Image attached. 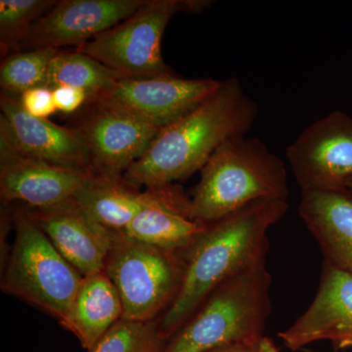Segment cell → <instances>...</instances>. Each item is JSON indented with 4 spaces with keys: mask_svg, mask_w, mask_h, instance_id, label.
Masks as SVG:
<instances>
[{
    "mask_svg": "<svg viewBox=\"0 0 352 352\" xmlns=\"http://www.w3.org/2000/svg\"><path fill=\"white\" fill-rule=\"evenodd\" d=\"M352 273V272H351Z\"/></svg>",
    "mask_w": 352,
    "mask_h": 352,
    "instance_id": "f1b7e54d",
    "label": "cell"
},
{
    "mask_svg": "<svg viewBox=\"0 0 352 352\" xmlns=\"http://www.w3.org/2000/svg\"><path fill=\"white\" fill-rule=\"evenodd\" d=\"M25 212L83 277L104 270L117 231L99 223L75 199Z\"/></svg>",
    "mask_w": 352,
    "mask_h": 352,
    "instance_id": "4fadbf2b",
    "label": "cell"
},
{
    "mask_svg": "<svg viewBox=\"0 0 352 352\" xmlns=\"http://www.w3.org/2000/svg\"><path fill=\"white\" fill-rule=\"evenodd\" d=\"M288 197L284 162L261 139L245 135L226 141L201 168L192 208L196 220L210 224L252 201Z\"/></svg>",
    "mask_w": 352,
    "mask_h": 352,
    "instance_id": "3957f363",
    "label": "cell"
},
{
    "mask_svg": "<svg viewBox=\"0 0 352 352\" xmlns=\"http://www.w3.org/2000/svg\"><path fill=\"white\" fill-rule=\"evenodd\" d=\"M208 0H146L136 12L76 48L124 78H145L170 74L162 56V39L175 14L196 13Z\"/></svg>",
    "mask_w": 352,
    "mask_h": 352,
    "instance_id": "8992f818",
    "label": "cell"
},
{
    "mask_svg": "<svg viewBox=\"0 0 352 352\" xmlns=\"http://www.w3.org/2000/svg\"><path fill=\"white\" fill-rule=\"evenodd\" d=\"M122 76L85 53L63 50L51 60L46 87L69 85L87 92L89 99L112 87ZM88 99V100H89Z\"/></svg>",
    "mask_w": 352,
    "mask_h": 352,
    "instance_id": "ffe728a7",
    "label": "cell"
},
{
    "mask_svg": "<svg viewBox=\"0 0 352 352\" xmlns=\"http://www.w3.org/2000/svg\"><path fill=\"white\" fill-rule=\"evenodd\" d=\"M145 1L60 0L32 25L21 48L80 47L126 20Z\"/></svg>",
    "mask_w": 352,
    "mask_h": 352,
    "instance_id": "7c38bea8",
    "label": "cell"
},
{
    "mask_svg": "<svg viewBox=\"0 0 352 352\" xmlns=\"http://www.w3.org/2000/svg\"><path fill=\"white\" fill-rule=\"evenodd\" d=\"M15 240L1 288L63 323L83 276L57 251L25 210L14 214Z\"/></svg>",
    "mask_w": 352,
    "mask_h": 352,
    "instance_id": "5b68a950",
    "label": "cell"
},
{
    "mask_svg": "<svg viewBox=\"0 0 352 352\" xmlns=\"http://www.w3.org/2000/svg\"><path fill=\"white\" fill-rule=\"evenodd\" d=\"M53 97L57 111L65 113H75L87 104L89 96L87 92L69 85L53 88Z\"/></svg>",
    "mask_w": 352,
    "mask_h": 352,
    "instance_id": "d4e9b609",
    "label": "cell"
},
{
    "mask_svg": "<svg viewBox=\"0 0 352 352\" xmlns=\"http://www.w3.org/2000/svg\"><path fill=\"white\" fill-rule=\"evenodd\" d=\"M56 48H38L15 52L2 60L0 85L2 91L19 96L32 88L46 87L51 60Z\"/></svg>",
    "mask_w": 352,
    "mask_h": 352,
    "instance_id": "44dd1931",
    "label": "cell"
},
{
    "mask_svg": "<svg viewBox=\"0 0 352 352\" xmlns=\"http://www.w3.org/2000/svg\"><path fill=\"white\" fill-rule=\"evenodd\" d=\"M349 347H352V342H351V346H349Z\"/></svg>",
    "mask_w": 352,
    "mask_h": 352,
    "instance_id": "83f0119b",
    "label": "cell"
},
{
    "mask_svg": "<svg viewBox=\"0 0 352 352\" xmlns=\"http://www.w3.org/2000/svg\"><path fill=\"white\" fill-rule=\"evenodd\" d=\"M146 192L144 207L122 232L164 251L188 249L208 226L194 217L192 199L175 183Z\"/></svg>",
    "mask_w": 352,
    "mask_h": 352,
    "instance_id": "2e32d148",
    "label": "cell"
},
{
    "mask_svg": "<svg viewBox=\"0 0 352 352\" xmlns=\"http://www.w3.org/2000/svg\"><path fill=\"white\" fill-rule=\"evenodd\" d=\"M220 85L212 78H183L171 73L154 78H122L90 98L87 105L118 111L162 129L195 110Z\"/></svg>",
    "mask_w": 352,
    "mask_h": 352,
    "instance_id": "ba28073f",
    "label": "cell"
},
{
    "mask_svg": "<svg viewBox=\"0 0 352 352\" xmlns=\"http://www.w3.org/2000/svg\"><path fill=\"white\" fill-rule=\"evenodd\" d=\"M166 340L156 321L116 323L88 352H164Z\"/></svg>",
    "mask_w": 352,
    "mask_h": 352,
    "instance_id": "603a6c76",
    "label": "cell"
},
{
    "mask_svg": "<svg viewBox=\"0 0 352 352\" xmlns=\"http://www.w3.org/2000/svg\"><path fill=\"white\" fill-rule=\"evenodd\" d=\"M25 112L38 119H48L56 113L53 90L47 87L32 88L18 96Z\"/></svg>",
    "mask_w": 352,
    "mask_h": 352,
    "instance_id": "cb8c5ba5",
    "label": "cell"
},
{
    "mask_svg": "<svg viewBox=\"0 0 352 352\" xmlns=\"http://www.w3.org/2000/svg\"><path fill=\"white\" fill-rule=\"evenodd\" d=\"M53 0H1L0 46L4 58L18 50L32 25L56 4Z\"/></svg>",
    "mask_w": 352,
    "mask_h": 352,
    "instance_id": "7402d4cb",
    "label": "cell"
},
{
    "mask_svg": "<svg viewBox=\"0 0 352 352\" xmlns=\"http://www.w3.org/2000/svg\"><path fill=\"white\" fill-rule=\"evenodd\" d=\"M292 351L320 340H331L338 349L352 342V273L324 263L316 296L291 327L278 333Z\"/></svg>",
    "mask_w": 352,
    "mask_h": 352,
    "instance_id": "5bb4252c",
    "label": "cell"
},
{
    "mask_svg": "<svg viewBox=\"0 0 352 352\" xmlns=\"http://www.w3.org/2000/svg\"><path fill=\"white\" fill-rule=\"evenodd\" d=\"M210 352H280L273 340L268 338L259 337L248 342L228 344Z\"/></svg>",
    "mask_w": 352,
    "mask_h": 352,
    "instance_id": "484cf974",
    "label": "cell"
},
{
    "mask_svg": "<svg viewBox=\"0 0 352 352\" xmlns=\"http://www.w3.org/2000/svg\"><path fill=\"white\" fill-rule=\"evenodd\" d=\"M258 113V105L238 78L221 82L195 110L157 132L147 151L124 173V182L147 189L189 177L226 141L245 136Z\"/></svg>",
    "mask_w": 352,
    "mask_h": 352,
    "instance_id": "7a4b0ae2",
    "label": "cell"
},
{
    "mask_svg": "<svg viewBox=\"0 0 352 352\" xmlns=\"http://www.w3.org/2000/svg\"><path fill=\"white\" fill-rule=\"evenodd\" d=\"M90 173L69 170L25 154L0 122V196L29 208L50 207L73 198Z\"/></svg>",
    "mask_w": 352,
    "mask_h": 352,
    "instance_id": "30bf717a",
    "label": "cell"
},
{
    "mask_svg": "<svg viewBox=\"0 0 352 352\" xmlns=\"http://www.w3.org/2000/svg\"><path fill=\"white\" fill-rule=\"evenodd\" d=\"M347 189L351 190V191L352 192V183L351 185H349V188H347Z\"/></svg>",
    "mask_w": 352,
    "mask_h": 352,
    "instance_id": "4316f807",
    "label": "cell"
},
{
    "mask_svg": "<svg viewBox=\"0 0 352 352\" xmlns=\"http://www.w3.org/2000/svg\"><path fill=\"white\" fill-rule=\"evenodd\" d=\"M104 271L115 285L124 319L156 321L177 296L183 277L182 252H168L115 233Z\"/></svg>",
    "mask_w": 352,
    "mask_h": 352,
    "instance_id": "52a82bcc",
    "label": "cell"
},
{
    "mask_svg": "<svg viewBox=\"0 0 352 352\" xmlns=\"http://www.w3.org/2000/svg\"><path fill=\"white\" fill-rule=\"evenodd\" d=\"M271 283L265 258L227 280L168 340L164 352H210L263 337Z\"/></svg>",
    "mask_w": 352,
    "mask_h": 352,
    "instance_id": "277c9868",
    "label": "cell"
},
{
    "mask_svg": "<svg viewBox=\"0 0 352 352\" xmlns=\"http://www.w3.org/2000/svg\"><path fill=\"white\" fill-rule=\"evenodd\" d=\"M124 318V307L105 271L83 277L61 326L76 336L83 349L91 351L111 328Z\"/></svg>",
    "mask_w": 352,
    "mask_h": 352,
    "instance_id": "ac0fdd59",
    "label": "cell"
},
{
    "mask_svg": "<svg viewBox=\"0 0 352 352\" xmlns=\"http://www.w3.org/2000/svg\"><path fill=\"white\" fill-rule=\"evenodd\" d=\"M73 198L102 226L122 232L144 207L147 192L129 186L124 178L89 175Z\"/></svg>",
    "mask_w": 352,
    "mask_h": 352,
    "instance_id": "d6986e66",
    "label": "cell"
},
{
    "mask_svg": "<svg viewBox=\"0 0 352 352\" xmlns=\"http://www.w3.org/2000/svg\"><path fill=\"white\" fill-rule=\"evenodd\" d=\"M90 108L76 126L87 147L90 175L122 179L161 129L118 111Z\"/></svg>",
    "mask_w": 352,
    "mask_h": 352,
    "instance_id": "8fae6325",
    "label": "cell"
},
{
    "mask_svg": "<svg viewBox=\"0 0 352 352\" xmlns=\"http://www.w3.org/2000/svg\"><path fill=\"white\" fill-rule=\"evenodd\" d=\"M286 156L302 191L347 189L352 183V118L335 111L307 126Z\"/></svg>",
    "mask_w": 352,
    "mask_h": 352,
    "instance_id": "9c48e42d",
    "label": "cell"
},
{
    "mask_svg": "<svg viewBox=\"0 0 352 352\" xmlns=\"http://www.w3.org/2000/svg\"><path fill=\"white\" fill-rule=\"evenodd\" d=\"M289 208L288 201L261 199L208 224L182 252L183 277L175 300L157 320L168 340L217 287L266 258L267 231Z\"/></svg>",
    "mask_w": 352,
    "mask_h": 352,
    "instance_id": "6da1fadb",
    "label": "cell"
},
{
    "mask_svg": "<svg viewBox=\"0 0 352 352\" xmlns=\"http://www.w3.org/2000/svg\"><path fill=\"white\" fill-rule=\"evenodd\" d=\"M298 212L320 245L325 263L352 272V192L302 191Z\"/></svg>",
    "mask_w": 352,
    "mask_h": 352,
    "instance_id": "e0dca14e",
    "label": "cell"
},
{
    "mask_svg": "<svg viewBox=\"0 0 352 352\" xmlns=\"http://www.w3.org/2000/svg\"><path fill=\"white\" fill-rule=\"evenodd\" d=\"M0 122L6 124L16 146L41 161L90 173L89 156L82 134L76 127L59 126L48 119L29 115L18 96L1 92Z\"/></svg>",
    "mask_w": 352,
    "mask_h": 352,
    "instance_id": "9a60e30c",
    "label": "cell"
}]
</instances>
